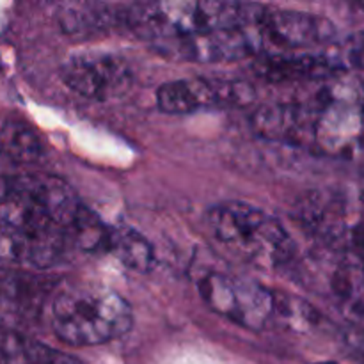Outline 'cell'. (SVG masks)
Listing matches in <instances>:
<instances>
[{
	"label": "cell",
	"instance_id": "cell-18",
	"mask_svg": "<svg viewBox=\"0 0 364 364\" xmlns=\"http://www.w3.org/2000/svg\"><path fill=\"white\" fill-rule=\"evenodd\" d=\"M363 347H364V336H363Z\"/></svg>",
	"mask_w": 364,
	"mask_h": 364
},
{
	"label": "cell",
	"instance_id": "cell-8",
	"mask_svg": "<svg viewBox=\"0 0 364 364\" xmlns=\"http://www.w3.org/2000/svg\"><path fill=\"white\" fill-rule=\"evenodd\" d=\"M263 46L279 48H308L331 43L336 38V25L327 18L301 11H274L265 13L258 25Z\"/></svg>",
	"mask_w": 364,
	"mask_h": 364
},
{
	"label": "cell",
	"instance_id": "cell-12",
	"mask_svg": "<svg viewBox=\"0 0 364 364\" xmlns=\"http://www.w3.org/2000/svg\"><path fill=\"white\" fill-rule=\"evenodd\" d=\"M0 364H84L16 329L0 327Z\"/></svg>",
	"mask_w": 364,
	"mask_h": 364
},
{
	"label": "cell",
	"instance_id": "cell-1",
	"mask_svg": "<svg viewBox=\"0 0 364 364\" xmlns=\"http://www.w3.org/2000/svg\"><path fill=\"white\" fill-rule=\"evenodd\" d=\"M265 13V7L259 4L164 0L127 7L124 23L139 38L166 43L205 32L255 27Z\"/></svg>",
	"mask_w": 364,
	"mask_h": 364
},
{
	"label": "cell",
	"instance_id": "cell-6",
	"mask_svg": "<svg viewBox=\"0 0 364 364\" xmlns=\"http://www.w3.org/2000/svg\"><path fill=\"white\" fill-rule=\"evenodd\" d=\"M64 84L87 100L119 98L134 84V71L124 57L110 52H80L60 68Z\"/></svg>",
	"mask_w": 364,
	"mask_h": 364
},
{
	"label": "cell",
	"instance_id": "cell-5",
	"mask_svg": "<svg viewBox=\"0 0 364 364\" xmlns=\"http://www.w3.org/2000/svg\"><path fill=\"white\" fill-rule=\"evenodd\" d=\"M255 98L256 91L249 82L208 77L166 82L156 91L159 109L173 116L208 107H247Z\"/></svg>",
	"mask_w": 364,
	"mask_h": 364
},
{
	"label": "cell",
	"instance_id": "cell-15",
	"mask_svg": "<svg viewBox=\"0 0 364 364\" xmlns=\"http://www.w3.org/2000/svg\"><path fill=\"white\" fill-rule=\"evenodd\" d=\"M127 16V7L109 6V4H70L59 11V21L66 32L96 31L119 23Z\"/></svg>",
	"mask_w": 364,
	"mask_h": 364
},
{
	"label": "cell",
	"instance_id": "cell-11",
	"mask_svg": "<svg viewBox=\"0 0 364 364\" xmlns=\"http://www.w3.org/2000/svg\"><path fill=\"white\" fill-rule=\"evenodd\" d=\"M345 59L340 53H301V55H272L256 66L259 77L272 82L327 80L343 70Z\"/></svg>",
	"mask_w": 364,
	"mask_h": 364
},
{
	"label": "cell",
	"instance_id": "cell-7",
	"mask_svg": "<svg viewBox=\"0 0 364 364\" xmlns=\"http://www.w3.org/2000/svg\"><path fill=\"white\" fill-rule=\"evenodd\" d=\"M159 52L192 63H228L255 55L263 48L258 28H230V31L205 32L191 38L159 43Z\"/></svg>",
	"mask_w": 364,
	"mask_h": 364
},
{
	"label": "cell",
	"instance_id": "cell-2",
	"mask_svg": "<svg viewBox=\"0 0 364 364\" xmlns=\"http://www.w3.org/2000/svg\"><path fill=\"white\" fill-rule=\"evenodd\" d=\"M50 323L59 340L73 347H95L117 340L134 326L127 299L103 287H70L53 295Z\"/></svg>",
	"mask_w": 364,
	"mask_h": 364
},
{
	"label": "cell",
	"instance_id": "cell-17",
	"mask_svg": "<svg viewBox=\"0 0 364 364\" xmlns=\"http://www.w3.org/2000/svg\"><path fill=\"white\" fill-rule=\"evenodd\" d=\"M315 364H338V363H334V361H322V363H315Z\"/></svg>",
	"mask_w": 364,
	"mask_h": 364
},
{
	"label": "cell",
	"instance_id": "cell-14",
	"mask_svg": "<svg viewBox=\"0 0 364 364\" xmlns=\"http://www.w3.org/2000/svg\"><path fill=\"white\" fill-rule=\"evenodd\" d=\"M43 139L21 119H7L0 128V153L18 166H28L41 159Z\"/></svg>",
	"mask_w": 364,
	"mask_h": 364
},
{
	"label": "cell",
	"instance_id": "cell-13",
	"mask_svg": "<svg viewBox=\"0 0 364 364\" xmlns=\"http://www.w3.org/2000/svg\"><path fill=\"white\" fill-rule=\"evenodd\" d=\"M110 255L119 259L121 265L137 274H148L155 267V249L141 231L132 226L109 228V249Z\"/></svg>",
	"mask_w": 364,
	"mask_h": 364
},
{
	"label": "cell",
	"instance_id": "cell-4",
	"mask_svg": "<svg viewBox=\"0 0 364 364\" xmlns=\"http://www.w3.org/2000/svg\"><path fill=\"white\" fill-rule=\"evenodd\" d=\"M198 290L213 311L245 329H263L274 316V291L244 277L210 272Z\"/></svg>",
	"mask_w": 364,
	"mask_h": 364
},
{
	"label": "cell",
	"instance_id": "cell-9",
	"mask_svg": "<svg viewBox=\"0 0 364 364\" xmlns=\"http://www.w3.org/2000/svg\"><path fill=\"white\" fill-rule=\"evenodd\" d=\"M320 110L302 103H265L252 114L251 124L259 137L274 142H299L315 134Z\"/></svg>",
	"mask_w": 364,
	"mask_h": 364
},
{
	"label": "cell",
	"instance_id": "cell-3",
	"mask_svg": "<svg viewBox=\"0 0 364 364\" xmlns=\"http://www.w3.org/2000/svg\"><path fill=\"white\" fill-rule=\"evenodd\" d=\"M208 220L219 242L255 265L279 267L294 255L283 224L249 203H220L210 210Z\"/></svg>",
	"mask_w": 364,
	"mask_h": 364
},
{
	"label": "cell",
	"instance_id": "cell-10",
	"mask_svg": "<svg viewBox=\"0 0 364 364\" xmlns=\"http://www.w3.org/2000/svg\"><path fill=\"white\" fill-rule=\"evenodd\" d=\"M48 284L39 276L18 270H0V327L21 323L43 308Z\"/></svg>",
	"mask_w": 364,
	"mask_h": 364
},
{
	"label": "cell",
	"instance_id": "cell-16",
	"mask_svg": "<svg viewBox=\"0 0 364 364\" xmlns=\"http://www.w3.org/2000/svg\"><path fill=\"white\" fill-rule=\"evenodd\" d=\"M345 59H348L352 64H355V66L364 70V36L347 50V57Z\"/></svg>",
	"mask_w": 364,
	"mask_h": 364
}]
</instances>
